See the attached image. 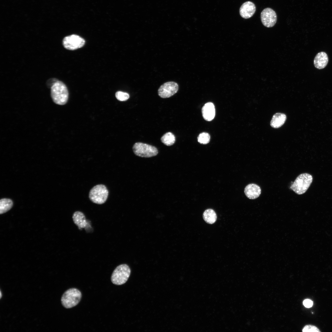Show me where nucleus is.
Listing matches in <instances>:
<instances>
[{"label":"nucleus","mask_w":332,"mask_h":332,"mask_svg":"<svg viewBox=\"0 0 332 332\" xmlns=\"http://www.w3.org/2000/svg\"><path fill=\"white\" fill-rule=\"evenodd\" d=\"M51 96L55 104L63 105L67 102L69 97L67 88L62 82L57 80L51 87Z\"/></svg>","instance_id":"nucleus-1"},{"label":"nucleus","mask_w":332,"mask_h":332,"mask_svg":"<svg viewBox=\"0 0 332 332\" xmlns=\"http://www.w3.org/2000/svg\"><path fill=\"white\" fill-rule=\"evenodd\" d=\"M311 175L308 173L300 174L290 186V189L298 195L304 193L308 190L313 181Z\"/></svg>","instance_id":"nucleus-2"},{"label":"nucleus","mask_w":332,"mask_h":332,"mask_svg":"<svg viewBox=\"0 0 332 332\" xmlns=\"http://www.w3.org/2000/svg\"><path fill=\"white\" fill-rule=\"evenodd\" d=\"M82 294L81 291L75 288L69 289L63 294L61 298V303L66 308H70L78 304Z\"/></svg>","instance_id":"nucleus-3"},{"label":"nucleus","mask_w":332,"mask_h":332,"mask_svg":"<svg viewBox=\"0 0 332 332\" xmlns=\"http://www.w3.org/2000/svg\"><path fill=\"white\" fill-rule=\"evenodd\" d=\"M131 272L129 267L126 264L118 266L114 270L111 277L112 283L116 285H121L128 280Z\"/></svg>","instance_id":"nucleus-4"},{"label":"nucleus","mask_w":332,"mask_h":332,"mask_svg":"<svg viewBox=\"0 0 332 332\" xmlns=\"http://www.w3.org/2000/svg\"><path fill=\"white\" fill-rule=\"evenodd\" d=\"M108 195L109 191L106 186L100 184L95 185L90 190L89 198L93 203L101 204L106 202Z\"/></svg>","instance_id":"nucleus-5"},{"label":"nucleus","mask_w":332,"mask_h":332,"mask_svg":"<svg viewBox=\"0 0 332 332\" xmlns=\"http://www.w3.org/2000/svg\"><path fill=\"white\" fill-rule=\"evenodd\" d=\"M133 151L136 156L143 157H150L158 153L157 149L152 145L142 142H136L132 147Z\"/></svg>","instance_id":"nucleus-6"},{"label":"nucleus","mask_w":332,"mask_h":332,"mask_svg":"<svg viewBox=\"0 0 332 332\" xmlns=\"http://www.w3.org/2000/svg\"><path fill=\"white\" fill-rule=\"evenodd\" d=\"M85 40L78 35L73 34L65 37L63 40L64 47L69 50H74L82 47L84 45Z\"/></svg>","instance_id":"nucleus-7"},{"label":"nucleus","mask_w":332,"mask_h":332,"mask_svg":"<svg viewBox=\"0 0 332 332\" xmlns=\"http://www.w3.org/2000/svg\"><path fill=\"white\" fill-rule=\"evenodd\" d=\"M179 89L178 84L174 81H168L164 83L158 90L159 96L161 98H169L176 93Z\"/></svg>","instance_id":"nucleus-8"},{"label":"nucleus","mask_w":332,"mask_h":332,"mask_svg":"<svg viewBox=\"0 0 332 332\" xmlns=\"http://www.w3.org/2000/svg\"><path fill=\"white\" fill-rule=\"evenodd\" d=\"M261 20L263 25L267 27H271L275 24L277 16L275 12L272 9L267 8L261 12Z\"/></svg>","instance_id":"nucleus-9"},{"label":"nucleus","mask_w":332,"mask_h":332,"mask_svg":"<svg viewBox=\"0 0 332 332\" xmlns=\"http://www.w3.org/2000/svg\"><path fill=\"white\" fill-rule=\"evenodd\" d=\"M256 10V7L252 2L247 1L244 3L239 9L240 16L245 19H248L252 17Z\"/></svg>","instance_id":"nucleus-10"},{"label":"nucleus","mask_w":332,"mask_h":332,"mask_svg":"<svg viewBox=\"0 0 332 332\" xmlns=\"http://www.w3.org/2000/svg\"><path fill=\"white\" fill-rule=\"evenodd\" d=\"M244 192L246 196L250 199H255L258 197L261 193L260 187L255 184H248L245 187Z\"/></svg>","instance_id":"nucleus-11"},{"label":"nucleus","mask_w":332,"mask_h":332,"mask_svg":"<svg viewBox=\"0 0 332 332\" xmlns=\"http://www.w3.org/2000/svg\"><path fill=\"white\" fill-rule=\"evenodd\" d=\"M202 112L204 120L208 121L212 120L215 115V109L214 104L210 102L206 103L202 108Z\"/></svg>","instance_id":"nucleus-12"},{"label":"nucleus","mask_w":332,"mask_h":332,"mask_svg":"<svg viewBox=\"0 0 332 332\" xmlns=\"http://www.w3.org/2000/svg\"><path fill=\"white\" fill-rule=\"evenodd\" d=\"M73 219L74 223L78 226L79 229L85 228L89 226V222L87 221L84 214L81 212L79 211H76L74 213L72 216Z\"/></svg>","instance_id":"nucleus-13"},{"label":"nucleus","mask_w":332,"mask_h":332,"mask_svg":"<svg viewBox=\"0 0 332 332\" xmlns=\"http://www.w3.org/2000/svg\"><path fill=\"white\" fill-rule=\"evenodd\" d=\"M328 58L327 54L325 52H321L316 55L314 61V66L318 69L324 68L327 65Z\"/></svg>","instance_id":"nucleus-14"},{"label":"nucleus","mask_w":332,"mask_h":332,"mask_svg":"<svg viewBox=\"0 0 332 332\" xmlns=\"http://www.w3.org/2000/svg\"><path fill=\"white\" fill-rule=\"evenodd\" d=\"M286 116L284 113H277L273 116L270 124L271 126L275 128H278L281 126L285 123L286 119Z\"/></svg>","instance_id":"nucleus-15"},{"label":"nucleus","mask_w":332,"mask_h":332,"mask_svg":"<svg viewBox=\"0 0 332 332\" xmlns=\"http://www.w3.org/2000/svg\"><path fill=\"white\" fill-rule=\"evenodd\" d=\"M203 218L207 223L212 224L215 222L217 219L216 214L214 211L211 209L205 210L203 214Z\"/></svg>","instance_id":"nucleus-16"},{"label":"nucleus","mask_w":332,"mask_h":332,"mask_svg":"<svg viewBox=\"0 0 332 332\" xmlns=\"http://www.w3.org/2000/svg\"><path fill=\"white\" fill-rule=\"evenodd\" d=\"M12 200L9 199L3 198L0 200V213L2 214L10 210L13 206Z\"/></svg>","instance_id":"nucleus-17"},{"label":"nucleus","mask_w":332,"mask_h":332,"mask_svg":"<svg viewBox=\"0 0 332 332\" xmlns=\"http://www.w3.org/2000/svg\"><path fill=\"white\" fill-rule=\"evenodd\" d=\"M161 141L165 145L170 146L175 143L176 138L175 135L172 132H169L164 134L161 138Z\"/></svg>","instance_id":"nucleus-18"},{"label":"nucleus","mask_w":332,"mask_h":332,"mask_svg":"<svg viewBox=\"0 0 332 332\" xmlns=\"http://www.w3.org/2000/svg\"><path fill=\"white\" fill-rule=\"evenodd\" d=\"M210 136L209 134L206 132H202L200 133L197 138L198 142L203 144H206L210 141Z\"/></svg>","instance_id":"nucleus-19"},{"label":"nucleus","mask_w":332,"mask_h":332,"mask_svg":"<svg viewBox=\"0 0 332 332\" xmlns=\"http://www.w3.org/2000/svg\"><path fill=\"white\" fill-rule=\"evenodd\" d=\"M115 96L117 99L121 101H126L129 98V95L128 93L121 91L117 92Z\"/></svg>","instance_id":"nucleus-20"},{"label":"nucleus","mask_w":332,"mask_h":332,"mask_svg":"<svg viewBox=\"0 0 332 332\" xmlns=\"http://www.w3.org/2000/svg\"><path fill=\"white\" fill-rule=\"evenodd\" d=\"M303 332H319L320 331L319 329L315 326L311 325H307L305 326L302 329Z\"/></svg>","instance_id":"nucleus-21"},{"label":"nucleus","mask_w":332,"mask_h":332,"mask_svg":"<svg viewBox=\"0 0 332 332\" xmlns=\"http://www.w3.org/2000/svg\"><path fill=\"white\" fill-rule=\"evenodd\" d=\"M303 304L306 308H310L312 306L313 302L309 299H306L303 301Z\"/></svg>","instance_id":"nucleus-22"},{"label":"nucleus","mask_w":332,"mask_h":332,"mask_svg":"<svg viewBox=\"0 0 332 332\" xmlns=\"http://www.w3.org/2000/svg\"><path fill=\"white\" fill-rule=\"evenodd\" d=\"M1 297H2L1 292V291H0V298H1Z\"/></svg>","instance_id":"nucleus-23"}]
</instances>
